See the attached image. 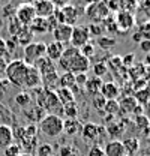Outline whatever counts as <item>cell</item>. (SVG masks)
Returning a JSON list of instances; mask_svg holds the SVG:
<instances>
[{"label": "cell", "mask_w": 150, "mask_h": 156, "mask_svg": "<svg viewBox=\"0 0 150 156\" xmlns=\"http://www.w3.org/2000/svg\"><path fill=\"white\" fill-rule=\"evenodd\" d=\"M59 9H60V14H62L63 24L74 27V24H77V20H78V9L72 5H66V6L59 8Z\"/></svg>", "instance_id": "obj_13"}, {"label": "cell", "mask_w": 150, "mask_h": 156, "mask_svg": "<svg viewBox=\"0 0 150 156\" xmlns=\"http://www.w3.org/2000/svg\"><path fill=\"white\" fill-rule=\"evenodd\" d=\"M102 132H105V129L102 128V126H99V125H96L93 122H89V123H84L83 126H81V135L83 138L86 140V141H90V143H95L96 144V141L99 140V135L102 134Z\"/></svg>", "instance_id": "obj_7"}, {"label": "cell", "mask_w": 150, "mask_h": 156, "mask_svg": "<svg viewBox=\"0 0 150 156\" xmlns=\"http://www.w3.org/2000/svg\"><path fill=\"white\" fill-rule=\"evenodd\" d=\"M116 44H117V39L116 38H110V36H99L98 38V45L102 50H110Z\"/></svg>", "instance_id": "obj_30"}, {"label": "cell", "mask_w": 150, "mask_h": 156, "mask_svg": "<svg viewBox=\"0 0 150 156\" xmlns=\"http://www.w3.org/2000/svg\"><path fill=\"white\" fill-rule=\"evenodd\" d=\"M87 72H81V74H77L75 75V86L80 89V87H83L84 89V86H86V83H87Z\"/></svg>", "instance_id": "obj_42"}, {"label": "cell", "mask_w": 150, "mask_h": 156, "mask_svg": "<svg viewBox=\"0 0 150 156\" xmlns=\"http://www.w3.org/2000/svg\"><path fill=\"white\" fill-rule=\"evenodd\" d=\"M87 156H105V155H104V149H102L99 144H93V146L90 147Z\"/></svg>", "instance_id": "obj_44"}, {"label": "cell", "mask_w": 150, "mask_h": 156, "mask_svg": "<svg viewBox=\"0 0 150 156\" xmlns=\"http://www.w3.org/2000/svg\"><path fill=\"white\" fill-rule=\"evenodd\" d=\"M45 47L47 44L44 42H32L27 47H24V62L29 66H33L36 62L45 57Z\"/></svg>", "instance_id": "obj_4"}, {"label": "cell", "mask_w": 150, "mask_h": 156, "mask_svg": "<svg viewBox=\"0 0 150 156\" xmlns=\"http://www.w3.org/2000/svg\"><path fill=\"white\" fill-rule=\"evenodd\" d=\"M56 95L59 98V102L62 104V107L66 105V104L75 102V93L71 89H62V87H59L56 90Z\"/></svg>", "instance_id": "obj_25"}, {"label": "cell", "mask_w": 150, "mask_h": 156, "mask_svg": "<svg viewBox=\"0 0 150 156\" xmlns=\"http://www.w3.org/2000/svg\"><path fill=\"white\" fill-rule=\"evenodd\" d=\"M20 156H33V155H30V153H24V152H23Z\"/></svg>", "instance_id": "obj_52"}, {"label": "cell", "mask_w": 150, "mask_h": 156, "mask_svg": "<svg viewBox=\"0 0 150 156\" xmlns=\"http://www.w3.org/2000/svg\"><path fill=\"white\" fill-rule=\"evenodd\" d=\"M143 114H144V117L147 119V122L150 123V101L146 105H143Z\"/></svg>", "instance_id": "obj_48"}, {"label": "cell", "mask_w": 150, "mask_h": 156, "mask_svg": "<svg viewBox=\"0 0 150 156\" xmlns=\"http://www.w3.org/2000/svg\"><path fill=\"white\" fill-rule=\"evenodd\" d=\"M47 113H45V110L42 108V107H39V105H33V107H27L26 110H24V116L27 117L32 123H35V122H41L42 120V117L45 116Z\"/></svg>", "instance_id": "obj_22"}, {"label": "cell", "mask_w": 150, "mask_h": 156, "mask_svg": "<svg viewBox=\"0 0 150 156\" xmlns=\"http://www.w3.org/2000/svg\"><path fill=\"white\" fill-rule=\"evenodd\" d=\"M102 149H104V155L105 156H123L125 155L123 144H122L120 140H110V141H107V144Z\"/></svg>", "instance_id": "obj_15"}, {"label": "cell", "mask_w": 150, "mask_h": 156, "mask_svg": "<svg viewBox=\"0 0 150 156\" xmlns=\"http://www.w3.org/2000/svg\"><path fill=\"white\" fill-rule=\"evenodd\" d=\"M14 102H15V105H17L18 108L26 110L27 107H30V105H32V95H30L29 92H20V93L15 95Z\"/></svg>", "instance_id": "obj_27"}, {"label": "cell", "mask_w": 150, "mask_h": 156, "mask_svg": "<svg viewBox=\"0 0 150 156\" xmlns=\"http://www.w3.org/2000/svg\"><path fill=\"white\" fill-rule=\"evenodd\" d=\"M99 95L105 98L107 101H111V99H117V96L120 95V87L114 83V81H108V83H102L101 86V90H99Z\"/></svg>", "instance_id": "obj_14"}, {"label": "cell", "mask_w": 150, "mask_h": 156, "mask_svg": "<svg viewBox=\"0 0 150 156\" xmlns=\"http://www.w3.org/2000/svg\"><path fill=\"white\" fill-rule=\"evenodd\" d=\"M30 32L33 35H44L47 32H50V27H48V21L47 18H41V17H36V18L32 21V24L29 26Z\"/></svg>", "instance_id": "obj_19"}, {"label": "cell", "mask_w": 150, "mask_h": 156, "mask_svg": "<svg viewBox=\"0 0 150 156\" xmlns=\"http://www.w3.org/2000/svg\"><path fill=\"white\" fill-rule=\"evenodd\" d=\"M123 156H128V155H123Z\"/></svg>", "instance_id": "obj_54"}, {"label": "cell", "mask_w": 150, "mask_h": 156, "mask_svg": "<svg viewBox=\"0 0 150 156\" xmlns=\"http://www.w3.org/2000/svg\"><path fill=\"white\" fill-rule=\"evenodd\" d=\"M102 80L98 77H92L87 80V83H86V86H84V89H86V92L89 93V95H92V96H95V95H98L99 93V90H101V86H102Z\"/></svg>", "instance_id": "obj_28"}, {"label": "cell", "mask_w": 150, "mask_h": 156, "mask_svg": "<svg viewBox=\"0 0 150 156\" xmlns=\"http://www.w3.org/2000/svg\"><path fill=\"white\" fill-rule=\"evenodd\" d=\"M24 26L23 24H20V21L15 17L14 18H11V21H9V26H8V29H9V33L12 35V36H17L18 35V32L23 29Z\"/></svg>", "instance_id": "obj_35"}, {"label": "cell", "mask_w": 150, "mask_h": 156, "mask_svg": "<svg viewBox=\"0 0 150 156\" xmlns=\"http://www.w3.org/2000/svg\"><path fill=\"white\" fill-rule=\"evenodd\" d=\"M149 89H150V84H149Z\"/></svg>", "instance_id": "obj_53"}, {"label": "cell", "mask_w": 150, "mask_h": 156, "mask_svg": "<svg viewBox=\"0 0 150 156\" xmlns=\"http://www.w3.org/2000/svg\"><path fill=\"white\" fill-rule=\"evenodd\" d=\"M51 156H54V155H51Z\"/></svg>", "instance_id": "obj_55"}, {"label": "cell", "mask_w": 150, "mask_h": 156, "mask_svg": "<svg viewBox=\"0 0 150 156\" xmlns=\"http://www.w3.org/2000/svg\"><path fill=\"white\" fill-rule=\"evenodd\" d=\"M14 143L12 135V126L9 125H2L0 123V150H5L8 146Z\"/></svg>", "instance_id": "obj_16"}, {"label": "cell", "mask_w": 150, "mask_h": 156, "mask_svg": "<svg viewBox=\"0 0 150 156\" xmlns=\"http://www.w3.org/2000/svg\"><path fill=\"white\" fill-rule=\"evenodd\" d=\"M138 47H140V50H141V51H144V53H150V41H147V39H143V41L138 44Z\"/></svg>", "instance_id": "obj_46"}, {"label": "cell", "mask_w": 150, "mask_h": 156, "mask_svg": "<svg viewBox=\"0 0 150 156\" xmlns=\"http://www.w3.org/2000/svg\"><path fill=\"white\" fill-rule=\"evenodd\" d=\"M104 111L110 116H116L119 114V101L117 99H111V101H107L105 105H104Z\"/></svg>", "instance_id": "obj_31"}, {"label": "cell", "mask_w": 150, "mask_h": 156, "mask_svg": "<svg viewBox=\"0 0 150 156\" xmlns=\"http://www.w3.org/2000/svg\"><path fill=\"white\" fill-rule=\"evenodd\" d=\"M143 65H144V66H149V68H150V53H147V54H146V57H144V62H143Z\"/></svg>", "instance_id": "obj_51"}, {"label": "cell", "mask_w": 150, "mask_h": 156, "mask_svg": "<svg viewBox=\"0 0 150 156\" xmlns=\"http://www.w3.org/2000/svg\"><path fill=\"white\" fill-rule=\"evenodd\" d=\"M8 54V50H6V41L0 36V58H3Z\"/></svg>", "instance_id": "obj_47"}, {"label": "cell", "mask_w": 150, "mask_h": 156, "mask_svg": "<svg viewBox=\"0 0 150 156\" xmlns=\"http://www.w3.org/2000/svg\"><path fill=\"white\" fill-rule=\"evenodd\" d=\"M138 32L141 33L143 39H147V41H150V21H147V23H143V24L138 27Z\"/></svg>", "instance_id": "obj_41"}, {"label": "cell", "mask_w": 150, "mask_h": 156, "mask_svg": "<svg viewBox=\"0 0 150 156\" xmlns=\"http://www.w3.org/2000/svg\"><path fill=\"white\" fill-rule=\"evenodd\" d=\"M116 26L117 30L122 32H128L135 26V17L131 11H120L116 17Z\"/></svg>", "instance_id": "obj_8"}, {"label": "cell", "mask_w": 150, "mask_h": 156, "mask_svg": "<svg viewBox=\"0 0 150 156\" xmlns=\"http://www.w3.org/2000/svg\"><path fill=\"white\" fill-rule=\"evenodd\" d=\"M32 5L35 8L36 17H41V18H48L56 11V6L53 5L51 0H35Z\"/></svg>", "instance_id": "obj_9"}, {"label": "cell", "mask_w": 150, "mask_h": 156, "mask_svg": "<svg viewBox=\"0 0 150 156\" xmlns=\"http://www.w3.org/2000/svg\"><path fill=\"white\" fill-rule=\"evenodd\" d=\"M134 60H135V54H126L125 57H122V65H125L126 68H131Z\"/></svg>", "instance_id": "obj_45"}, {"label": "cell", "mask_w": 150, "mask_h": 156, "mask_svg": "<svg viewBox=\"0 0 150 156\" xmlns=\"http://www.w3.org/2000/svg\"><path fill=\"white\" fill-rule=\"evenodd\" d=\"M132 39H134V42L140 44V42L143 41V36H141V33H140V32H135V33H134V36H132Z\"/></svg>", "instance_id": "obj_50"}, {"label": "cell", "mask_w": 150, "mask_h": 156, "mask_svg": "<svg viewBox=\"0 0 150 156\" xmlns=\"http://www.w3.org/2000/svg\"><path fill=\"white\" fill-rule=\"evenodd\" d=\"M81 123L77 119H63V132L69 136L78 135L81 132Z\"/></svg>", "instance_id": "obj_18"}, {"label": "cell", "mask_w": 150, "mask_h": 156, "mask_svg": "<svg viewBox=\"0 0 150 156\" xmlns=\"http://www.w3.org/2000/svg\"><path fill=\"white\" fill-rule=\"evenodd\" d=\"M137 101L134 96H123L119 101V113H125V114H134V110L137 108Z\"/></svg>", "instance_id": "obj_20"}, {"label": "cell", "mask_w": 150, "mask_h": 156, "mask_svg": "<svg viewBox=\"0 0 150 156\" xmlns=\"http://www.w3.org/2000/svg\"><path fill=\"white\" fill-rule=\"evenodd\" d=\"M39 131L50 138L60 136L63 134V119L56 114H45L39 122Z\"/></svg>", "instance_id": "obj_3"}, {"label": "cell", "mask_w": 150, "mask_h": 156, "mask_svg": "<svg viewBox=\"0 0 150 156\" xmlns=\"http://www.w3.org/2000/svg\"><path fill=\"white\" fill-rule=\"evenodd\" d=\"M87 15L92 20H107L110 15V9L107 8L105 3H92L89 8H87Z\"/></svg>", "instance_id": "obj_10"}, {"label": "cell", "mask_w": 150, "mask_h": 156, "mask_svg": "<svg viewBox=\"0 0 150 156\" xmlns=\"http://www.w3.org/2000/svg\"><path fill=\"white\" fill-rule=\"evenodd\" d=\"M105 102H107V99L102 96V95H95L93 99H92V105H93V108L96 110H104V105H105Z\"/></svg>", "instance_id": "obj_40"}, {"label": "cell", "mask_w": 150, "mask_h": 156, "mask_svg": "<svg viewBox=\"0 0 150 156\" xmlns=\"http://www.w3.org/2000/svg\"><path fill=\"white\" fill-rule=\"evenodd\" d=\"M29 68H30V66H29L24 60H20V58L9 62V63L6 65V68H5L6 80H8L12 86H17V87L24 89Z\"/></svg>", "instance_id": "obj_2"}, {"label": "cell", "mask_w": 150, "mask_h": 156, "mask_svg": "<svg viewBox=\"0 0 150 156\" xmlns=\"http://www.w3.org/2000/svg\"><path fill=\"white\" fill-rule=\"evenodd\" d=\"M3 152H5V156H20L23 153V149H21V146H20L18 143H12Z\"/></svg>", "instance_id": "obj_33"}, {"label": "cell", "mask_w": 150, "mask_h": 156, "mask_svg": "<svg viewBox=\"0 0 150 156\" xmlns=\"http://www.w3.org/2000/svg\"><path fill=\"white\" fill-rule=\"evenodd\" d=\"M78 105L75 102H71V104H66L63 105V110H62V117L63 119H77L78 117Z\"/></svg>", "instance_id": "obj_29"}, {"label": "cell", "mask_w": 150, "mask_h": 156, "mask_svg": "<svg viewBox=\"0 0 150 156\" xmlns=\"http://www.w3.org/2000/svg\"><path fill=\"white\" fill-rule=\"evenodd\" d=\"M51 2L56 8H63V6L69 5V0H51Z\"/></svg>", "instance_id": "obj_49"}, {"label": "cell", "mask_w": 150, "mask_h": 156, "mask_svg": "<svg viewBox=\"0 0 150 156\" xmlns=\"http://www.w3.org/2000/svg\"><path fill=\"white\" fill-rule=\"evenodd\" d=\"M33 36H35V35L30 32V29L24 26V27L18 32V35H17V36H14V38H15V41H17V44H18L20 47H23V48H24V47H27L29 44H32V42H33Z\"/></svg>", "instance_id": "obj_23"}, {"label": "cell", "mask_w": 150, "mask_h": 156, "mask_svg": "<svg viewBox=\"0 0 150 156\" xmlns=\"http://www.w3.org/2000/svg\"><path fill=\"white\" fill-rule=\"evenodd\" d=\"M135 126L143 129V131H147L150 128V123L147 122V119L144 117V114H138V116H135Z\"/></svg>", "instance_id": "obj_38"}, {"label": "cell", "mask_w": 150, "mask_h": 156, "mask_svg": "<svg viewBox=\"0 0 150 156\" xmlns=\"http://www.w3.org/2000/svg\"><path fill=\"white\" fill-rule=\"evenodd\" d=\"M42 83H41V74L38 72V69L35 66H30L29 68V72H27V77H26V86L24 89H36L41 87Z\"/></svg>", "instance_id": "obj_17"}, {"label": "cell", "mask_w": 150, "mask_h": 156, "mask_svg": "<svg viewBox=\"0 0 150 156\" xmlns=\"http://www.w3.org/2000/svg\"><path fill=\"white\" fill-rule=\"evenodd\" d=\"M89 41H90V32L86 26H74L72 27V35H71V41H69L71 47L80 50Z\"/></svg>", "instance_id": "obj_6"}, {"label": "cell", "mask_w": 150, "mask_h": 156, "mask_svg": "<svg viewBox=\"0 0 150 156\" xmlns=\"http://www.w3.org/2000/svg\"><path fill=\"white\" fill-rule=\"evenodd\" d=\"M59 66L65 71V72H71V74H81V72H87L90 68V58L84 57L78 48L74 47H68L63 51V56L59 60Z\"/></svg>", "instance_id": "obj_1"}, {"label": "cell", "mask_w": 150, "mask_h": 156, "mask_svg": "<svg viewBox=\"0 0 150 156\" xmlns=\"http://www.w3.org/2000/svg\"><path fill=\"white\" fill-rule=\"evenodd\" d=\"M15 18L20 21V24L29 27L32 21L36 18V12L32 3H21L18 8L15 9Z\"/></svg>", "instance_id": "obj_5"}, {"label": "cell", "mask_w": 150, "mask_h": 156, "mask_svg": "<svg viewBox=\"0 0 150 156\" xmlns=\"http://www.w3.org/2000/svg\"><path fill=\"white\" fill-rule=\"evenodd\" d=\"M89 32H90V36H102V33H104V26L102 24H99V26H96V23H93V24H90L89 27Z\"/></svg>", "instance_id": "obj_43"}, {"label": "cell", "mask_w": 150, "mask_h": 156, "mask_svg": "<svg viewBox=\"0 0 150 156\" xmlns=\"http://www.w3.org/2000/svg\"><path fill=\"white\" fill-rule=\"evenodd\" d=\"M107 131H108V134H111L112 135V140H117V136L119 134H123V125L122 123H110V126L107 128Z\"/></svg>", "instance_id": "obj_34"}, {"label": "cell", "mask_w": 150, "mask_h": 156, "mask_svg": "<svg viewBox=\"0 0 150 156\" xmlns=\"http://www.w3.org/2000/svg\"><path fill=\"white\" fill-rule=\"evenodd\" d=\"M65 48H66V47H65L63 44L53 41V42L47 44V47H45V57L48 58V60H51L53 63H54V62H59V60L62 58V56H63Z\"/></svg>", "instance_id": "obj_11"}, {"label": "cell", "mask_w": 150, "mask_h": 156, "mask_svg": "<svg viewBox=\"0 0 150 156\" xmlns=\"http://www.w3.org/2000/svg\"><path fill=\"white\" fill-rule=\"evenodd\" d=\"M71 35H72V26H68V24H59L56 29L53 30L54 41L63 44V45H65V44H69Z\"/></svg>", "instance_id": "obj_12"}, {"label": "cell", "mask_w": 150, "mask_h": 156, "mask_svg": "<svg viewBox=\"0 0 150 156\" xmlns=\"http://www.w3.org/2000/svg\"><path fill=\"white\" fill-rule=\"evenodd\" d=\"M74 155H78L77 147L71 146V144H66V146L60 147V156H74Z\"/></svg>", "instance_id": "obj_39"}, {"label": "cell", "mask_w": 150, "mask_h": 156, "mask_svg": "<svg viewBox=\"0 0 150 156\" xmlns=\"http://www.w3.org/2000/svg\"><path fill=\"white\" fill-rule=\"evenodd\" d=\"M134 99L137 101V104L138 105H146L147 102L150 101V89H149V84L146 86V87H143V89H137L135 92H134Z\"/></svg>", "instance_id": "obj_26"}, {"label": "cell", "mask_w": 150, "mask_h": 156, "mask_svg": "<svg viewBox=\"0 0 150 156\" xmlns=\"http://www.w3.org/2000/svg\"><path fill=\"white\" fill-rule=\"evenodd\" d=\"M122 144H123L125 155H128V156H137V153L140 152V140H138V138L129 136V138L123 140V141H122Z\"/></svg>", "instance_id": "obj_21"}, {"label": "cell", "mask_w": 150, "mask_h": 156, "mask_svg": "<svg viewBox=\"0 0 150 156\" xmlns=\"http://www.w3.org/2000/svg\"><path fill=\"white\" fill-rule=\"evenodd\" d=\"M36 152H38V156H51L53 155V146L51 144H39L36 147Z\"/></svg>", "instance_id": "obj_36"}, {"label": "cell", "mask_w": 150, "mask_h": 156, "mask_svg": "<svg viewBox=\"0 0 150 156\" xmlns=\"http://www.w3.org/2000/svg\"><path fill=\"white\" fill-rule=\"evenodd\" d=\"M62 87V89H74L75 86V75L71 72H63L62 75H59V83H57V89Z\"/></svg>", "instance_id": "obj_24"}, {"label": "cell", "mask_w": 150, "mask_h": 156, "mask_svg": "<svg viewBox=\"0 0 150 156\" xmlns=\"http://www.w3.org/2000/svg\"><path fill=\"white\" fill-rule=\"evenodd\" d=\"M80 53H81L84 57L90 58L92 56H95V53H96V50H95V45H93V44H90V42H87L86 45H83V47L80 48Z\"/></svg>", "instance_id": "obj_37"}, {"label": "cell", "mask_w": 150, "mask_h": 156, "mask_svg": "<svg viewBox=\"0 0 150 156\" xmlns=\"http://www.w3.org/2000/svg\"><path fill=\"white\" fill-rule=\"evenodd\" d=\"M108 72V66L105 62H98L96 65H93V77H98V78H102L105 74Z\"/></svg>", "instance_id": "obj_32"}]
</instances>
